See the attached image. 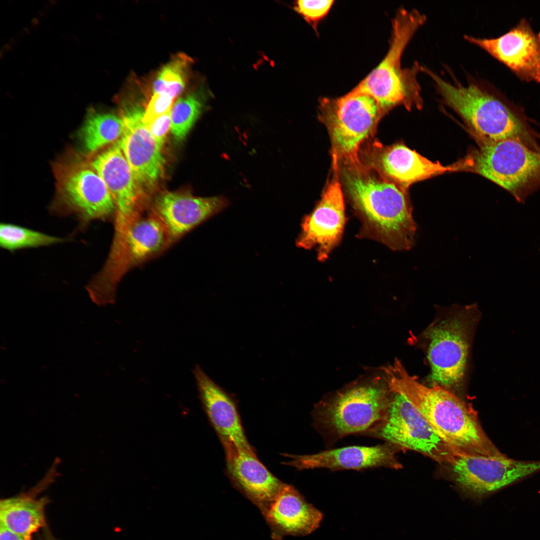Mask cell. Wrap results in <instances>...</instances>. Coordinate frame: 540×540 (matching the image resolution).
<instances>
[{"mask_svg":"<svg viewBox=\"0 0 540 540\" xmlns=\"http://www.w3.org/2000/svg\"><path fill=\"white\" fill-rule=\"evenodd\" d=\"M228 474L236 486L264 516L285 484L268 471L254 452L225 448Z\"/></svg>","mask_w":540,"mask_h":540,"instance_id":"ffe728a7","label":"cell"},{"mask_svg":"<svg viewBox=\"0 0 540 540\" xmlns=\"http://www.w3.org/2000/svg\"><path fill=\"white\" fill-rule=\"evenodd\" d=\"M400 188L448 172L470 168L468 158L450 166L433 162L402 144L382 147L374 144L368 165Z\"/></svg>","mask_w":540,"mask_h":540,"instance_id":"2e32d148","label":"cell"},{"mask_svg":"<svg viewBox=\"0 0 540 540\" xmlns=\"http://www.w3.org/2000/svg\"><path fill=\"white\" fill-rule=\"evenodd\" d=\"M478 312L476 304L444 310L422 333L433 385L450 391L464 380Z\"/></svg>","mask_w":540,"mask_h":540,"instance_id":"8992f818","label":"cell"},{"mask_svg":"<svg viewBox=\"0 0 540 540\" xmlns=\"http://www.w3.org/2000/svg\"><path fill=\"white\" fill-rule=\"evenodd\" d=\"M205 91L200 88L179 98L170 110V132L178 142L182 141L201 114Z\"/></svg>","mask_w":540,"mask_h":540,"instance_id":"d4e9b609","label":"cell"},{"mask_svg":"<svg viewBox=\"0 0 540 540\" xmlns=\"http://www.w3.org/2000/svg\"><path fill=\"white\" fill-rule=\"evenodd\" d=\"M144 111L138 104L124 110V128L120 138L122 153L144 192L152 190L162 178L166 164L162 148L143 121Z\"/></svg>","mask_w":540,"mask_h":540,"instance_id":"4fadbf2b","label":"cell"},{"mask_svg":"<svg viewBox=\"0 0 540 540\" xmlns=\"http://www.w3.org/2000/svg\"><path fill=\"white\" fill-rule=\"evenodd\" d=\"M124 128L122 117L112 113L88 112L80 132V140L87 157L92 156L121 137Z\"/></svg>","mask_w":540,"mask_h":540,"instance_id":"cb8c5ba5","label":"cell"},{"mask_svg":"<svg viewBox=\"0 0 540 540\" xmlns=\"http://www.w3.org/2000/svg\"><path fill=\"white\" fill-rule=\"evenodd\" d=\"M53 172L64 213L76 216L82 226L114 218V198L88 158L74 154L58 160L53 164Z\"/></svg>","mask_w":540,"mask_h":540,"instance_id":"ba28073f","label":"cell"},{"mask_svg":"<svg viewBox=\"0 0 540 540\" xmlns=\"http://www.w3.org/2000/svg\"><path fill=\"white\" fill-rule=\"evenodd\" d=\"M66 240L12 224L4 222L0 225V246L10 252L49 246Z\"/></svg>","mask_w":540,"mask_h":540,"instance_id":"484cf974","label":"cell"},{"mask_svg":"<svg viewBox=\"0 0 540 540\" xmlns=\"http://www.w3.org/2000/svg\"><path fill=\"white\" fill-rule=\"evenodd\" d=\"M385 382V381H384ZM390 390L379 380L358 384L336 394L315 412L318 425L335 438L367 432L384 417Z\"/></svg>","mask_w":540,"mask_h":540,"instance_id":"30bf717a","label":"cell"},{"mask_svg":"<svg viewBox=\"0 0 540 540\" xmlns=\"http://www.w3.org/2000/svg\"><path fill=\"white\" fill-rule=\"evenodd\" d=\"M334 2L333 0H299L294 8L316 30L318 22L327 15Z\"/></svg>","mask_w":540,"mask_h":540,"instance_id":"83f0119b","label":"cell"},{"mask_svg":"<svg viewBox=\"0 0 540 540\" xmlns=\"http://www.w3.org/2000/svg\"><path fill=\"white\" fill-rule=\"evenodd\" d=\"M454 480L468 496L481 499L540 472V460L504 456H459L450 465Z\"/></svg>","mask_w":540,"mask_h":540,"instance_id":"7c38bea8","label":"cell"},{"mask_svg":"<svg viewBox=\"0 0 540 540\" xmlns=\"http://www.w3.org/2000/svg\"><path fill=\"white\" fill-rule=\"evenodd\" d=\"M166 226L152 211L130 221L114 234L105 264L86 287L96 304L113 303L118 282L130 270L163 252L173 243Z\"/></svg>","mask_w":540,"mask_h":540,"instance_id":"5b68a950","label":"cell"},{"mask_svg":"<svg viewBox=\"0 0 540 540\" xmlns=\"http://www.w3.org/2000/svg\"><path fill=\"white\" fill-rule=\"evenodd\" d=\"M320 110L332 140L334 169L338 171L342 164L360 162V146L384 114L376 100L351 90L336 98H322Z\"/></svg>","mask_w":540,"mask_h":540,"instance_id":"52a82bcc","label":"cell"},{"mask_svg":"<svg viewBox=\"0 0 540 540\" xmlns=\"http://www.w3.org/2000/svg\"><path fill=\"white\" fill-rule=\"evenodd\" d=\"M272 538L304 536L316 530L322 514L308 503L292 486L286 484L264 516Z\"/></svg>","mask_w":540,"mask_h":540,"instance_id":"7402d4cb","label":"cell"},{"mask_svg":"<svg viewBox=\"0 0 540 540\" xmlns=\"http://www.w3.org/2000/svg\"><path fill=\"white\" fill-rule=\"evenodd\" d=\"M191 60L180 54L164 65L157 74L153 82V94H166L173 98L184 90L187 80V72Z\"/></svg>","mask_w":540,"mask_h":540,"instance_id":"4316f807","label":"cell"},{"mask_svg":"<svg viewBox=\"0 0 540 540\" xmlns=\"http://www.w3.org/2000/svg\"><path fill=\"white\" fill-rule=\"evenodd\" d=\"M341 165L348 195L361 223L358 236L393 250L412 248L416 227L404 190L361 161Z\"/></svg>","mask_w":540,"mask_h":540,"instance_id":"7a4b0ae2","label":"cell"},{"mask_svg":"<svg viewBox=\"0 0 540 540\" xmlns=\"http://www.w3.org/2000/svg\"><path fill=\"white\" fill-rule=\"evenodd\" d=\"M382 420L368 430L372 436L399 448L412 450L450 466L459 456L433 429L420 411L403 395L390 390Z\"/></svg>","mask_w":540,"mask_h":540,"instance_id":"8fae6325","label":"cell"},{"mask_svg":"<svg viewBox=\"0 0 540 540\" xmlns=\"http://www.w3.org/2000/svg\"><path fill=\"white\" fill-rule=\"evenodd\" d=\"M470 42L482 48L505 64L520 78L540 82V33L522 20L508 32L496 38L464 36Z\"/></svg>","mask_w":540,"mask_h":540,"instance_id":"e0dca14e","label":"cell"},{"mask_svg":"<svg viewBox=\"0 0 540 540\" xmlns=\"http://www.w3.org/2000/svg\"><path fill=\"white\" fill-rule=\"evenodd\" d=\"M204 408L224 448L254 452L248 442L232 398L198 366L193 370Z\"/></svg>","mask_w":540,"mask_h":540,"instance_id":"ac0fdd59","label":"cell"},{"mask_svg":"<svg viewBox=\"0 0 540 540\" xmlns=\"http://www.w3.org/2000/svg\"><path fill=\"white\" fill-rule=\"evenodd\" d=\"M426 19L417 10L400 9L392 20V36L386 56L352 90L373 97L384 114L398 105L410 109L422 104L421 88L417 78L422 66L416 62L412 66L402 68L401 58L406 46Z\"/></svg>","mask_w":540,"mask_h":540,"instance_id":"3957f363","label":"cell"},{"mask_svg":"<svg viewBox=\"0 0 540 540\" xmlns=\"http://www.w3.org/2000/svg\"><path fill=\"white\" fill-rule=\"evenodd\" d=\"M287 464L299 470L326 468L331 470H362L385 467L402 468L390 445L350 446L312 454L289 456Z\"/></svg>","mask_w":540,"mask_h":540,"instance_id":"44dd1931","label":"cell"},{"mask_svg":"<svg viewBox=\"0 0 540 540\" xmlns=\"http://www.w3.org/2000/svg\"><path fill=\"white\" fill-rule=\"evenodd\" d=\"M228 205V200L222 196L204 198L167 192L156 198L153 211L174 242Z\"/></svg>","mask_w":540,"mask_h":540,"instance_id":"d6986e66","label":"cell"},{"mask_svg":"<svg viewBox=\"0 0 540 540\" xmlns=\"http://www.w3.org/2000/svg\"><path fill=\"white\" fill-rule=\"evenodd\" d=\"M0 540H24L0 524Z\"/></svg>","mask_w":540,"mask_h":540,"instance_id":"4dcf8cb0","label":"cell"},{"mask_svg":"<svg viewBox=\"0 0 540 540\" xmlns=\"http://www.w3.org/2000/svg\"><path fill=\"white\" fill-rule=\"evenodd\" d=\"M472 170L509 192L520 203L540 190V150L518 139L483 144Z\"/></svg>","mask_w":540,"mask_h":540,"instance_id":"9c48e42d","label":"cell"},{"mask_svg":"<svg viewBox=\"0 0 540 540\" xmlns=\"http://www.w3.org/2000/svg\"><path fill=\"white\" fill-rule=\"evenodd\" d=\"M336 174L324 191L313 211L305 216L296 246L316 248L318 259L326 260L341 240L346 218L344 196Z\"/></svg>","mask_w":540,"mask_h":540,"instance_id":"9a60e30c","label":"cell"},{"mask_svg":"<svg viewBox=\"0 0 540 540\" xmlns=\"http://www.w3.org/2000/svg\"><path fill=\"white\" fill-rule=\"evenodd\" d=\"M170 110L146 125L150 132L162 148L171 128Z\"/></svg>","mask_w":540,"mask_h":540,"instance_id":"f546056e","label":"cell"},{"mask_svg":"<svg viewBox=\"0 0 540 540\" xmlns=\"http://www.w3.org/2000/svg\"><path fill=\"white\" fill-rule=\"evenodd\" d=\"M40 540H54V538L48 532H46Z\"/></svg>","mask_w":540,"mask_h":540,"instance_id":"1f68e13d","label":"cell"},{"mask_svg":"<svg viewBox=\"0 0 540 540\" xmlns=\"http://www.w3.org/2000/svg\"><path fill=\"white\" fill-rule=\"evenodd\" d=\"M380 369L389 390L406 398L462 456H506L486 434L473 408L451 391L438 384L430 388L421 384L398 359Z\"/></svg>","mask_w":540,"mask_h":540,"instance_id":"6da1fadb","label":"cell"},{"mask_svg":"<svg viewBox=\"0 0 540 540\" xmlns=\"http://www.w3.org/2000/svg\"><path fill=\"white\" fill-rule=\"evenodd\" d=\"M422 71L433 80L444 101L468 124L483 144L518 139L540 148L536 133L505 104L474 84H452L428 68Z\"/></svg>","mask_w":540,"mask_h":540,"instance_id":"277c9868","label":"cell"},{"mask_svg":"<svg viewBox=\"0 0 540 540\" xmlns=\"http://www.w3.org/2000/svg\"><path fill=\"white\" fill-rule=\"evenodd\" d=\"M57 466L53 464L43 479L29 492L0 500V524L24 540H32L34 534L46 525L45 508L48 501L46 497L36 498V495L54 480Z\"/></svg>","mask_w":540,"mask_h":540,"instance_id":"603a6c76","label":"cell"},{"mask_svg":"<svg viewBox=\"0 0 540 540\" xmlns=\"http://www.w3.org/2000/svg\"><path fill=\"white\" fill-rule=\"evenodd\" d=\"M174 99L166 94H153L145 108L143 121L146 125L170 112Z\"/></svg>","mask_w":540,"mask_h":540,"instance_id":"f1b7e54d","label":"cell"},{"mask_svg":"<svg viewBox=\"0 0 540 540\" xmlns=\"http://www.w3.org/2000/svg\"><path fill=\"white\" fill-rule=\"evenodd\" d=\"M112 196L116 206L114 233L142 214L144 192L136 182L122 150L120 139L88 157Z\"/></svg>","mask_w":540,"mask_h":540,"instance_id":"5bb4252c","label":"cell"}]
</instances>
